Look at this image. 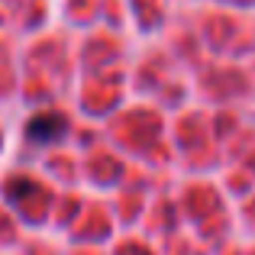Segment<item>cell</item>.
<instances>
[{"mask_svg":"<svg viewBox=\"0 0 255 255\" xmlns=\"http://www.w3.org/2000/svg\"><path fill=\"white\" fill-rule=\"evenodd\" d=\"M65 129H68V123H65V117H58V113H42V117L29 120V126H26V136L32 139V142H55V139L65 136Z\"/></svg>","mask_w":255,"mask_h":255,"instance_id":"1","label":"cell"}]
</instances>
